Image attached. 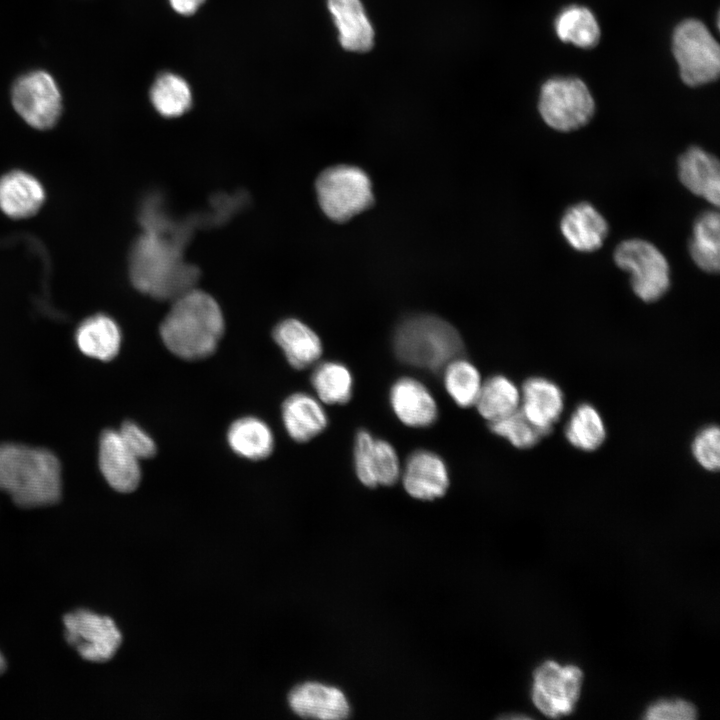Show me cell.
I'll list each match as a JSON object with an SVG mask.
<instances>
[{
  "label": "cell",
  "instance_id": "8d00e7d4",
  "mask_svg": "<svg viewBox=\"0 0 720 720\" xmlns=\"http://www.w3.org/2000/svg\"><path fill=\"white\" fill-rule=\"evenodd\" d=\"M118 432L126 447L139 460L148 459L155 455L157 448L153 439L137 424L127 421Z\"/></svg>",
  "mask_w": 720,
  "mask_h": 720
},
{
  "label": "cell",
  "instance_id": "836d02e7",
  "mask_svg": "<svg viewBox=\"0 0 720 720\" xmlns=\"http://www.w3.org/2000/svg\"><path fill=\"white\" fill-rule=\"evenodd\" d=\"M719 435L717 426H708L696 435L692 443L693 456L708 471H718L720 466Z\"/></svg>",
  "mask_w": 720,
  "mask_h": 720
},
{
  "label": "cell",
  "instance_id": "1f68e13d",
  "mask_svg": "<svg viewBox=\"0 0 720 720\" xmlns=\"http://www.w3.org/2000/svg\"><path fill=\"white\" fill-rule=\"evenodd\" d=\"M489 428L491 432L507 439L514 447L520 449L533 447L547 434L535 426L520 407L502 419L489 422Z\"/></svg>",
  "mask_w": 720,
  "mask_h": 720
},
{
  "label": "cell",
  "instance_id": "5bb4252c",
  "mask_svg": "<svg viewBox=\"0 0 720 720\" xmlns=\"http://www.w3.org/2000/svg\"><path fill=\"white\" fill-rule=\"evenodd\" d=\"M390 403L398 419L410 427L431 426L438 417L437 404L429 390L410 377L394 382L390 390Z\"/></svg>",
  "mask_w": 720,
  "mask_h": 720
},
{
  "label": "cell",
  "instance_id": "8992f818",
  "mask_svg": "<svg viewBox=\"0 0 720 720\" xmlns=\"http://www.w3.org/2000/svg\"><path fill=\"white\" fill-rule=\"evenodd\" d=\"M673 53L681 78L687 85L699 86L718 78L719 45L702 22L689 19L677 26L673 34Z\"/></svg>",
  "mask_w": 720,
  "mask_h": 720
},
{
  "label": "cell",
  "instance_id": "9c48e42d",
  "mask_svg": "<svg viewBox=\"0 0 720 720\" xmlns=\"http://www.w3.org/2000/svg\"><path fill=\"white\" fill-rule=\"evenodd\" d=\"M15 111L31 127L52 128L62 113V97L54 78L34 70L18 77L11 89Z\"/></svg>",
  "mask_w": 720,
  "mask_h": 720
},
{
  "label": "cell",
  "instance_id": "484cf974",
  "mask_svg": "<svg viewBox=\"0 0 720 720\" xmlns=\"http://www.w3.org/2000/svg\"><path fill=\"white\" fill-rule=\"evenodd\" d=\"M719 226L718 212H704L696 219L689 243V252L695 264L710 273L719 271Z\"/></svg>",
  "mask_w": 720,
  "mask_h": 720
},
{
  "label": "cell",
  "instance_id": "f546056e",
  "mask_svg": "<svg viewBox=\"0 0 720 720\" xmlns=\"http://www.w3.org/2000/svg\"><path fill=\"white\" fill-rule=\"evenodd\" d=\"M565 436L575 448L583 451L598 449L606 438L601 415L592 405H579L566 425Z\"/></svg>",
  "mask_w": 720,
  "mask_h": 720
},
{
  "label": "cell",
  "instance_id": "e0dca14e",
  "mask_svg": "<svg viewBox=\"0 0 720 720\" xmlns=\"http://www.w3.org/2000/svg\"><path fill=\"white\" fill-rule=\"evenodd\" d=\"M563 408V393L554 382L543 377H531L524 382L520 392V409L545 433L551 431Z\"/></svg>",
  "mask_w": 720,
  "mask_h": 720
},
{
  "label": "cell",
  "instance_id": "44dd1931",
  "mask_svg": "<svg viewBox=\"0 0 720 720\" xmlns=\"http://www.w3.org/2000/svg\"><path fill=\"white\" fill-rule=\"evenodd\" d=\"M327 3L343 48L356 52L371 49L374 30L360 0H328Z\"/></svg>",
  "mask_w": 720,
  "mask_h": 720
},
{
  "label": "cell",
  "instance_id": "d4e9b609",
  "mask_svg": "<svg viewBox=\"0 0 720 720\" xmlns=\"http://www.w3.org/2000/svg\"><path fill=\"white\" fill-rule=\"evenodd\" d=\"M475 405L488 422L497 421L519 408L520 391L507 377L494 375L481 385Z\"/></svg>",
  "mask_w": 720,
  "mask_h": 720
},
{
  "label": "cell",
  "instance_id": "277c9868",
  "mask_svg": "<svg viewBox=\"0 0 720 720\" xmlns=\"http://www.w3.org/2000/svg\"><path fill=\"white\" fill-rule=\"evenodd\" d=\"M393 349L404 364L437 372L463 353L457 330L432 315H415L403 320L393 336Z\"/></svg>",
  "mask_w": 720,
  "mask_h": 720
},
{
  "label": "cell",
  "instance_id": "e575fe53",
  "mask_svg": "<svg viewBox=\"0 0 720 720\" xmlns=\"http://www.w3.org/2000/svg\"><path fill=\"white\" fill-rule=\"evenodd\" d=\"M374 474L377 485L391 486L400 476V464L394 447L382 439H374Z\"/></svg>",
  "mask_w": 720,
  "mask_h": 720
},
{
  "label": "cell",
  "instance_id": "f1b7e54d",
  "mask_svg": "<svg viewBox=\"0 0 720 720\" xmlns=\"http://www.w3.org/2000/svg\"><path fill=\"white\" fill-rule=\"evenodd\" d=\"M555 30L564 42L581 48L595 46L600 38V28L592 12L580 6L564 9L556 19Z\"/></svg>",
  "mask_w": 720,
  "mask_h": 720
},
{
  "label": "cell",
  "instance_id": "d6986e66",
  "mask_svg": "<svg viewBox=\"0 0 720 720\" xmlns=\"http://www.w3.org/2000/svg\"><path fill=\"white\" fill-rule=\"evenodd\" d=\"M560 229L575 250L592 252L602 246L608 233V224L594 206L581 202L565 211Z\"/></svg>",
  "mask_w": 720,
  "mask_h": 720
},
{
  "label": "cell",
  "instance_id": "30bf717a",
  "mask_svg": "<svg viewBox=\"0 0 720 720\" xmlns=\"http://www.w3.org/2000/svg\"><path fill=\"white\" fill-rule=\"evenodd\" d=\"M583 674L575 665L545 661L533 673L532 700L539 711L557 718L570 714L579 698Z\"/></svg>",
  "mask_w": 720,
  "mask_h": 720
},
{
  "label": "cell",
  "instance_id": "6da1fadb",
  "mask_svg": "<svg viewBox=\"0 0 720 720\" xmlns=\"http://www.w3.org/2000/svg\"><path fill=\"white\" fill-rule=\"evenodd\" d=\"M185 233L167 222L144 228L129 256L133 285L160 300H175L193 289L197 269L183 259Z\"/></svg>",
  "mask_w": 720,
  "mask_h": 720
},
{
  "label": "cell",
  "instance_id": "d590c367",
  "mask_svg": "<svg viewBox=\"0 0 720 720\" xmlns=\"http://www.w3.org/2000/svg\"><path fill=\"white\" fill-rule=\"evenodd\" d=\"M697 716L695 706L683 699H661L649 705L644 713L651 720H692Z\"/></svg>",
  "mask_w": 720,
  "mask_h": 720
},
{
  "label": "cell",
  "instance_id": "2e32d148",
  "mask_svg": "<svg viewBox=\"0 0 720 720\" xmlns=\"http://www.w3.org/2000/svg\"><path fill=\"white\" fill-rule=\"evenodd\" d=\"M681 183L693 194L718 207L720 166L718 159L699 147H691L678 160Z\"/></svg>",
  "mask_w": 720,
  "mask_h": 720
},
{
  "label": "cell",
  "instance_id": "8fae6325",
  "mask_svg": "<svg viewBox=\"0 0 720 720\" xmlns=\"http://www.w3.org/2000/svg\"><path fill=\"white\" fill-rule=\"evenodd\" d=\"M63 622L67 642L87 661L106 662L121 644V633L107 616L77 610L66 614Z\"/></svg>",
  "mask_w": 720,
  "mask_h": 720
},
{
  "label": "cell",
  "instance_id": "7402d4cb",
  "mask_svg": "<svg viewBox=\"0 0 720 720\" xmlns=\"http://www.w3.org/2000/svg\"><path fill=\"white\" fill-rule=\"evenodd\" d=\"M282 419L288 434L297 442L311 440L328 424L320 403L306 393L292 394L284 401Z\"/></svg>",
  "mask_w": 720,
  "mask_h": 720
},
{
  "label": "cell",
  "instance_id": "83f0119b",
  "mask_svg": "<svg viewBox=\"0 0 720 720\" xmlns=\"http://www.w3.org/2000/svg\"><path fill=\"white\" fill-rule=\"evenodd\" d=\"M150 99L156 111L164 117H178L192 105V93L187 82L173 73L161 74L153 83Z\"/></svg>",
  "mask_w": 720,
  "mask_h": 720
},
{
  "label": "cell",
  "instance_id": "7c38bea8",
  "mask_svg": "<svg viewBox=\"0 0 720 720\" xmlns=\"http://www.w3.org/2000/svg\"><path fill=\"white\" fill-rule=\"evenodd\" d=\"M99 468L108 484L118 492H132L141 479L139 459L126 447L118 431L105 430L102 433Z\"/></svg>",
  "mask_w": 720,
  "mask_h": 720
},
{
  "label": "cell",
  "instance_id": "3957f363",
  "mask_svg": "<svg viewBox=\"0 0 720 720\" xmlns=\"http://www.w3.org/2000/svg\"><path fill=\"white\" fill-rule=\"evenodd\" d=\"M61 488V467L52 452L14 443L0 445V490L15 504L25 508L54 504Z\"/></svg>",
  "mask_w": 720,
  "mask_h": 720
},
{
  "label": "cell",
  "instance_id": "cb8c5ba5",
  "mask_svg": "<svg viewBox=\"0 0 720 720\" xmlns=\"http://www.w3.org/2000/svg\"><path fill=\"white\" fill-rule=\"evenodd\" d=\"M227 441L236 454L251 460L268 457L274 447L270 428L255 417H243L233 422L227 433Z\"/></svg>",
  "mask_w": 720,
  "mask_h": 720
},
{
  "label": "cell",
  "instance_id": "9a60e30c",
  "mask_svg": "<svg viewBox=\"0 0 720 720\" xmlns=\"http://www.w3.org/2000/svg\"><path fill=\"white\" fill-rule=\"evenodd\" d=\"M288 700L291 709L305 718L343 719L350 713L349 703L341 690L317 682L296 686Z\"/></svg>",
  "mask_w": 720,
  "mask_h": 720
},
{
  "label": "cell",
  "instance_id": "7a4b0ae2",
  "mask_svg": "<svg viewBox=\"0 0 720 720\" xmlns=\"http://www.w3.org/2000/svg\"><path fill=\"white\" fill-rule=\"evenodd\" d=\"M223 332L224 318L218 303L197 289L176 298L160 326L165 346L185 360L213 354Z\"/></svg>",
  "mask_w": 720,
  "mask_h": 720
},
{
  "label": "cell",
  "instance_id": "4316f807",
  "mask_svg": "<svg viewBox=\"0 0 720 720\" xmlns=\"http://www.w3.org/2000/svg\"><path fill=\"white\" fill-rule=\"evenodd\" d=\"M318 397L326 404H346L353 392V377L342 363L327 361L319 364L311 375Z\"/></svg>",
  "mask_w": 720,
  "mask_h": 720
},
{
  "label": "cell",
  "instance_id": "4fadbf2b",
  "mask_svg": "<svg viewBox=\"0 0 720 720\" xmlns=\"http://www.w3.org/2000/svg\"><path fill=\"white\" fill-rule=\"evenodd\" d=\"M402 480L407 493L420 500L439 498L446 493L449 486L445 462L428 450H417L409 455Z\"/></svg>",
  "mask_w": 720,
  "mask_h": 720
},
{
  "label": "cell",
  "instance_id": "52a82bcc",
  "mask_svg": "<svg viewBox=\"0 0 720 720\" xmlns=\"http://www.w3.org/2000/svg\"><path fill=\"white\" fill-rule=\"evenodd\" d=\"M614 261L631 276L634 293L644 302L661 298L670 286V270L665 256L657 247L642 239L621 242Z\"/></svg>",
  "mask_w": 720,
  "mask_h": 720
},
{
  "label": "cell",
  "instance_id": "d6a6232c",
  "mask_svg": "<svg viewBox=\"0 0 720 720\" xmlns=\"http://www.w3.org/2000/svg\"><path fill=\"white\" fill-rule=\"evenodd\" d=\"M374 439L367 430H359L353 451L356 475L363 485L370 488L378 486L374 474Z\"/></svg>",
  "mask_w": 720,
  "mask_h": 720
},
{
  "label": "cell",
  "instance_id": "5b68a950",
  "mask_svg": "<svg viewBox=\"0 0 720 720\" xmlns=\"http://www.w3.org/2000/svg\"><path fill=\"white\" fill-rule=\"evenodd\" d=\"M321 209L330 219L343 222L367 209L373 202L371 181L360 168L336 165L316 180Z\"/></svg>",
  "mask_w": 720,
  "mask_h": 720
},
{
  "label": "cell",
  "instance_id": "ffe728a7",
  "mask_svg": "<svg viewBox=\"0 0 720 720\" xmlns=\"http://www.w3.org/2000/svg\"><path fill=\"white\" fill-rule=\"evenodd\" d=\"M273 338L287 361L296 369L310 367L322 354L318 335L297 319L281 321L273 330Z\"/></svg>",
  "mask_w": 720,
  "mask_h": 720
},
{
  "label": "cell",
  "instance_id": "ac0fdd59",
  "mask_svg": "<svg viewBox=\"0 0 720 720\" xmlns=\"http://www.w3.org/2000/svg\"><path fill=\"white\" fill-rule=\"evenodd\" d=\"M44 201V187L33 175L22 170H12L0 177V209L8 217H31Z\"/></svg>",
  "mask_w": 720,
  "mask_h": 720
},
{
  "label": "cell",
  "instance_id": "603a6c76",
  "mask_svg": "<svg viewBox=\"0 0 720 720\" xmlns=\"http://www.w3.org/2000/svg\"><path fill=\"white\" fill-rule=\"evenodd\" d=\"M75 338L82 353L102 361L112 360L121 345V332L117 323L104 314L84 320L77 328Z\"/></svg>",
  "mask_w": 720,
  "mask_h": 720
},
{
  "label": "cell",
  "instance_id": "74e56055",
  "mask_svg": "<svg viewBox=\"0 0 720 720\" xmlns=\"http://www.w3.org/2000/svg\"><path fill=\"white\" fill-rule=\"evenodd\" d=\"M205 0H169L171 7L179 14L189 16L194 14Z\"/></svg>",
  "mask_w": 720,
  "mask_h": 720
},
{
  "label": "cell",
  "instance_id": "f35d334b",
  "mask_svg": "<svg viewBox=\"0 0 720 720\" xmlns=\"http://www.w3.org/2000/svg\"><path fill=\"white\" fill-rule=\"evenodd\" d=\"M5 668H6V663H5L3 656L0 653V674L4 672Z\"/></svg>",
  "mask_w": 720,
  "mask_h": 720
},
{
  "label": "cell",
  "instance_id": "4dcf8cb0",
  "mask_svg": "<svg viewBox=\"0 0 720 720\" xmlns=\"http://www.w3.org/2000/svg\"><path fill=\"white\" fill-rule=\"evenodd\" d=\"M444 385L459 407L468 408L475 405L482 383L473 364L463 359H454L445 367Z\"/></svg>",
  "mask_w": 720,
  "mask_h": 720
},
{
  "label": "cell",
  "instance_id": "ba28073f",
  "mask_svg": "<svg viewBox=\"0 0 720 720\" xmlns=\"http://www.w3.org/2000/svg\"><path fill=\"white\" fill-rule=\"evenodd\" d=\"M594 100L587 86L577 78H554L540 93L539 112L551 128L569 132L587 124L593 116Z\"/></svg>",
  "mask_w": 720,
  "mask_h": 720
}]
</instances>
